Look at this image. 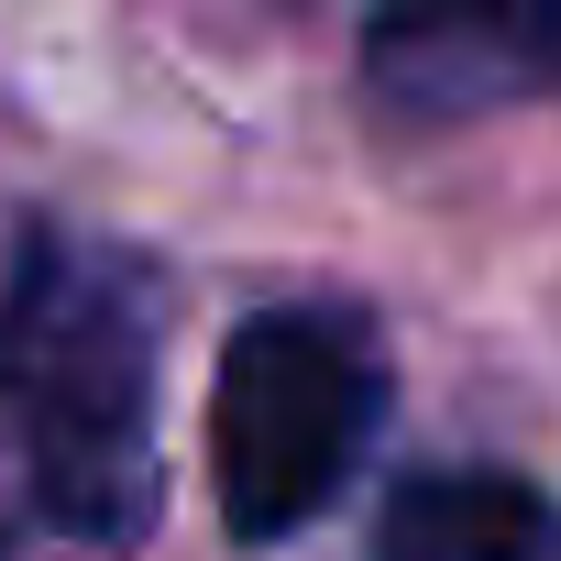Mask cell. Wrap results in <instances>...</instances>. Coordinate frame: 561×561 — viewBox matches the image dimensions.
Returning <instances> with one entry per match:
<instances>
[{"label":"cell","mask_w":561,"mask_h":561,"mask_svg":"<svg viewBox=\"0 0 561 561\" xmlns=\"http://www.w3.org/2000/svg\"><path fill=\"white\" fill-rule=\"evenodd\" d=\"M386 419V364L364 320L342 309H264L231 331L220 386H209V473H220V528L231 539H287L309 528L364 440Z\"/></svg>","instance_id":"cell-2"},{"label":"cell","mask_w":561,"mask_h":561,"mask_svg":"<svg viewBox=\"0 0 561 561\" xmlns=\"http://www.w3.org/2000/svg\"><path fill=\"white\" fill-rule=\"evenodd\" d=\"M375 561H561V506L528 473L440 462V473H408L386 495Z\"/></svg>","instance_id":"cell-4"},{"label":"cell","mask_w":561,"mask_h":561,"mask_svg":"<svg viewBox=\"0 0 561 561\" xmlns=\"http://www.w3.org/2000/svg\"><path fill=\"white\" fill-rule=\"evenodd\" d=\"M0 561H34V550H23V539H12V528H0Z\"/></svg>","instance_id":"cell-5"},{"label":"cell","mask_w":561,"mask_h":561,"mask_svg":"<svg viewBox=\"0 0 561 561\" xmlns=\"http://www.w3.org/2000/svg\"><path fill=\"white\" fill-rule=\"evenodd\" d=\"M364 89L397 122H473L561 89V0H375Z\"/></svg>","instance_id":"cell-3"},{"label":"cell","mask_w":561,"mask_h":561,"mask_svg":"<svg viewBox=\"0 0 561 561\" xmlns=\"http://www.w3.org/2000/svg\"><path fill=\"white\" fill-rule=\"evenodd\" d=\"M0 430L34 517L78 550L154 528V309L144 275L78 231H34L0 287Z\"/></svg>","instance_id":"cell-1"}]
</instances>
